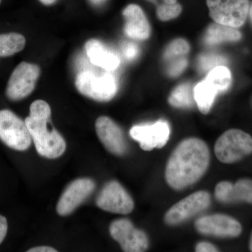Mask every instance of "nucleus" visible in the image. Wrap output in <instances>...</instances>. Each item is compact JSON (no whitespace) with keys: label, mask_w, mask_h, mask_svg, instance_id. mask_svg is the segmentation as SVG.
Masks as SVG:
<instances>
[{"label":"nucleus","mask_w":252,"mask_h":252,"mask_svg":"<svg viewBox=\"0 0 252 252\" xmlns=\"http://www.w3.org/2000/svg\"><path fill=\"white\" fill-rule=\"evenodd\" d=\"M28 252H57V250L54 248H50L47 246L36 247L28 250Z\"/></svg>","instance_id":"nucleus-29"},{"label":"nucleus","mask_w":252,"mask_h":252,"mask_svg":"<svg viewBox=\"0 0 252 252\" xmlns=\"http://www.w3.org/2000/svg\"><path fill=\"white\" fill-rule=\"evenodd\" d=\"M149 1H154V0H149Z\"/></svg>","instance_id":"nucleus-34"},{"label":"nucleus","mask_w":252,"mask_h":252,"mask_svg":"<svg viewBox=\"0 0 252 252\" xmlns=\"http://www.w3.org/2000/svg\"><path fill=\"white\" fill-rule=\"evenodd\" d=\"M231 73L225 65L219 66L209 72L203 81L194 88V98L200 112L208 114L219 94L229 89Z\"/></svg>","instance_id":"nucleus-3"},{"label":"nucleus","mask_w":252,"mask_h":252,"mask_svg":"<svg viewBox=\"0 0 252 252\" xmlns=\"http://www.w3.org/2000/svg\"><path fill=\"white\" fill-rule=\"evenodd\" d=\"M94 189L95 183L91 179L80 178L73 181L64 189L58 202L57 213L62 217L71 215L90 196Z\"/></svg>","instance_id":"nucleus-14"},{"label":"nucleus","mask_w":252,"mask_h":252,"mask_svg":"<svg viewBox=\"0 0 252 252\" xmlns=\"http://www.w3.org/2000/svg\"><path fill=\"white\" fill-rule=\"evenodd\" d=\"M249 13H250V18H251V21L252 22V4L251 7L250 8V11H249Z\"/></svg>","instance_id":"nucleus-33"},{"label":"nucleus","mask_w":252,"mask_h":252,"mask_svg":"<svg viewBox=\"0 0 252 252\" xmlns=\"http://www.w3.org/2000/svg\"><path fill=\"white\" fill-rule=\"evenodd\" d=\"M211 196L205 190H199L182 199L170 207L164 220L167 225H177L201 213L210 207Z\"/></svg>","instance_id":"nucleus-9"},{"label":"nucleus","mask_w":252,"mask_h":252,"mask_svg":"<svg viewBox=\"0 0 252 252\" xmlns=\"http://www.w3.org/2000/svg\"><path fill=\"white\" fill-rule=\"evenodd\" d=\"M26 38L16 32L0 34V57H8L22 51L26 46Z\"/></svg>","instance_id":"nucleus-20"},{"label":"nucleus","mask_w":252,"mask_h":252,"mask_svg":"<svg viewBox=\"0 0 252 252\" xmlns=\"http://www.w3.org/2000/svg\"><path fill=\"white\" fill-rule=\"evenodd\" d=\"M195 228L200 234L221 238H237L243 230L238 220L223 214L200 217L195 222Z\"/></svg>","instance_id":"nucleus-12"},{"label":"nucleus","mask_w":252,"mask_h":252,"mask_svg":"<svg viewBox=\"0 0 252 252\" xmlns=\"http://www.w3.org/2000/svg\"><path fill=\"white\" fill-rule=\"evenodd\" d=\"M51 115L49 104L38 99L31 104L30 116L25 122L38 154L46 158L55 159L64 153L66 142L56 129H49L48 124Z\"/></svg>","instance_id":"nucleus-2"},{"label":"nucleus","mask_w":252,"mask_h":252,"mask_svg":"<svg viewBox=\"0 0 252 252\" xmlns=\"http://www.w3.org/2000/svg\"><path fill=\"white\" fill-rule=\"evenodd\" d=\"M182 6L177 0H163V3L157 8V16L162 21H170L180 16Z\"/></svg>","instance_id":"nucleus-23"},{"label":"nucleus","mask_w":252,"mask_h":252,"mask_svg":"<svg viewBox=\"0 0 252 252\" xmlns=\"http://www.w3.org/2000/svg\"><path fill=\"white\" fill-rule=\"evenodd\" d=\"M130 135L139 142L142 150L149 152L154 149H161L167 144L170 138V126L164 120L135 126L130 129Z\"/></svg>","instance_id":"nucleus-13"},{"label":"nucleus","mask_w":252,"mask_h":252,"mask_svg":"<svg viewBox=\"0 0 252 252\" xmlns=\"http://www.w3.org/2000/svg\"><path fill=\"white\" fill-rule=\"evenodd\" d=\"M193 89L189 83H185L177 86L169 97V103L177 108L192 107L195 101Z\"/></svg>","instance_id":"nucleus-21"},{"label":"nucleus","mask_w":252,"mask_h":252,"mask_svg":"<svg viewBox=\"0 0 252 252\" xmlns=\"http://www.w3.org/2000/svg\"><path fill=\"white\" fill-rule=\"evenodd\" d=\"M75 86L83 95L98 102H108L114 98L118 91L117 79L109 73L97 74L82 71L76 77Z\"/></svg>","instance_id":"nucleus-5"},{"label":"nucleus","mask_w":252,"mask_h":252,"mask_svg":"<svg viewBox=\"0 0 252 252\" xmlns=\"http://www.w3.org/2000/svg\"><path fill=\"white\" fill-rule=\"evenodd\" d=\"M224 56L216 53H207L200 55L198 59V67L201 72H210L214 68L227 64Z\"/></svg>","instance_id":"nucleus-22"},{"label":"nucleus","mask_w":252,"mask_h":252,"mask_svg":"<svg viewBox=\"0 0 252 252\" xmlns=\"http://www.w3.org/2000/svg\"><path fill=\"white\" fill-rule=\"evenodd\" d=\"M215 195L221 203L245 202L252 204V180L242 179L235 184L226 181L220 182L215 187Z\"/></svg>","instance_id":"nucleus-16"},{"label":"nucleus","mask_w":252,"mask_h":252,"mask_svg":"<svg viewBox=\"0 0 252 252\" xmlns=\"http://www.w3.org/2000/svg\"><path fill=\"white\" fill-rule=\"evenodd\" d=\"M91 4L94 5H100L105 2L107 0H89Z\"/></svg>","instance_id":"nucleus-30"},{"label":"nucleus","mask_w":252,"mask_h":252,"mask_svg":"<svg viewBox=\"0 0 252 252\" xmlns=\"http://www.w3.org/2000/svg\"><path fill=\"white\" fill-rule=\"evenodd\" d=\"M85 49L91 63L97 67L112 72L120 65L119 56L97 39L88 41Z\"/></svg>","instance_id":"nucleus-18"},{"label":"nucleus","mask_w":252,"mask_h":252,"mask_svg":"<svg viewBox=\"0 0 252 252\" xmlns=\"http://www.w3.org/2000/svg\"><path fill=\"white\" fill-rule=\"evenodd\" d=\"M43 4L51 5L54 4L57 0H39Z\"/></svg>","instance_id":"nucleus-31"},{"label":"nucleus","mask_w":252,"mask_h":252,"mask_svg":"<svg viewBox=\"0 0 252 252\" xmlns=\"http://www.w3.org/2000/svg\"><path fill=\"white\" fill-rule=\"evenodd\" d=\"M96 205L104 211L124 215L131 213L135 206L130 194L117 181L104 186L96 199Z\"/></svg>","instance_id":"nucleus-11"},{"label":"nucleus","mask_w":252,"mask_h":252,"mask_svg":"<svg viewBox=\"0 0 252 252\" xmlns=\"http://www.w3.org/2000/svg\"><path fill=\"white\" fill-rule=\"evenodd\" d=\"M1 0H0V4H1Z\"/></svg>","instance_id":"nucleus-35"},{"label":"nucleus","mask_w":252,"mask_h":252,"mask_svg":"<svg viewBox=\"0 0 252 252\" xmlns=\"http://www.w3.org/2000/svg\"><path fill=\"white\" fill-rule=\"evenodd\" d=\"M122 51L124 57L129 61L135 59L139 54V48L132 42L124 43Z\"/></svg>","instance_id":"nucleus-26"},{"label":"nucleus","mask_w":252,"mask_h":252,"mask_svg":"<svg viewBox=\"0 0 252 252\" xmlns=\"http://www.w3.org/2000/svg\"><path fill=\"white\" fill-rule=\"evenodd\" d=\"M8 230L7 220L4 216L0 215V244L4 241Z\"/></svg>","instance_id":"nucleus-28"},{"label":"nucleus","mask_w":252,"mask_h":252,"mask_svg":"<svg viewBox=\"0 0 252 252\" xmlns=\"http://www.w3.org/2000/svg\"><path fill=\"white\" fill-rule=\"evenodd\" d=\"M218 249L210 243L207 242H200L195 247V252H217Z\"/></svg>","instance_id":"nucleus-27"},{"label":"nucleus","mask_w":252,"mask_h":252,"mask_svg":"<svg viewBox=\"0 0 252 252\" xmlns=\"http://www.w3.org/2000/svg\"><path fill=\"white\" fill-rule=\"evenodd\" d=\"M126 19L124 32L132 39L144 40L150 35V26L143 10L137 4H129L123 11Z\"/></svg>","instance_id":"nucleus-17"},{"label":"nucleus","mask_w":252,"mask_h":252,"mask_svg":"<svg viewBox=\"0 0 252 252\" xmlns=\"http://www.w3.org/2000/svg\"><path fill=\"white\" fill-rule=\"evenodd\" d=\"M187 64H188V61L185 58L176 59L169 66L167 73L170 77H177L185 70Z\"/></svg>","instance_id":"nucleus-25"},{"label":"nucleus","mask_w":252,"mask_h":252,"mask_svg":"<svg viewBox=\"0 0 252 252\" xmlns=\"http://www.w3.org/2000/svg\"><path fill=\"white\" fill-rule=\"evenodd\" d=\"M241 37V33L236 28L216 23L207 28L203 41L206 45L214 46L220 43L238 41Z\"/></svg>","instance_id":"nucleus-19"},{"label":"nucleus","mask_w":252,"mask_h":252,"mask_svg":"<svg viewBox=\"0 0 252 252\" xmlns=\"http://www.w3.org/2000/svg\"><path fill=\"white\" fill-rule=\"evenodd\" d=\"M0 140L14 150H27L32 137L26 122L9 109L0 111Z\"/></svg>","instance_id":"nucleus-6"},{"label":"nucleus","mask_w":252,"mask_h":252,"mask_svg":"<svg viewBox=\"0 0 252 252\" xmlns=\"http://www.w3.org/2000/svg\"><path fill=\"white\" fill-rule=\"evenodd\" d=\"M249 248H250V251L252 252V233L250 239V244H249Z\"/></svg>","instance_id":"nucleus-32"},{"label":"nucleus","mask_w":252,"mask_h":252,"mask_svg":"<svg viewBox=\"0 0 252 252\" xmlns=\"http://www.w3.org/2000/svg\"><path fill=\"white\" fill-rule=\"evenodd\" d=\"M207 5L215 23L235 28L245 24L250 8L249 0H207Z\"/></svg>","instance_id":"nucleus-7"},{"label":"nucleus","mask_w":252,"mask_h":252,"mask_svg":"<svg viewBox=\"0 0 252 252\" xmlns=\"http://www.w3.org/2000/svg\"><path fill=\"white\" fill-rule=\"evenodd\" d=\"M95 130L99 141L111 154L123 156L127 151L124 132L112 119L100 117L96 120Z\"/></svg>","instance_id":"nucleus-15"},{"label":"nucleus","mask_w":252,"mask_h":252,"mask_svg":"<svg viewBox=\"0 0 252 252\" xmlns=\"http://www.w3.org/2000/svg\"><path fill=\"white\" fill-rule=\"evenodd\" d=\"M210 162V149L204 141L195 137L182 141L167 160V185L177 190L194 185L206 173Z\"/></svg>","instance_id":"nucleus-1"},{"label":"nucleus","mask_w":252,"mask_h":252,"mask_svg":"<svg viewBox=\"0 0 252 252\" xmlns=\"http://www.w3.org/2000/svg\"><path fill=\"white\" fill-rule=\"evenodd\" d=\"M215 154L222 163L238 162L252 154V137L238 129L225 131L217 139Z\"/></svg>","instance_id":"nucleus-4"},{"label":"nucleus","mask_w":252,"mask_h":252,"mask_svg":"<svg viewBox=\"0 0 252 252\" xmlns=\"http://www.w3.org/2000/svg\"><path fill=\"white\" fill-rule=\"evenodd\" d=\"M189 49H190L189 44L185 39H175L167 46L164 54V59L165 60L177 59L179 56L187 54Z\"/></svg>","instance_id":"nucleus-24"},{"label":"nucleus","mask_w":252,"mask_h":252,"mask_svg":"<svg viewBox=\"0 0 252 252\" xmlns=\"http://www.w3.org/2000/svg\"><path fill=\"white\" fill-rule=\"evenodd\" d=\"M40 75V68L35 64L22 62L13 71L6 89V95L12 101L26 98L32 93Z\"/></svg>","instance_id":"nucleus-8"},{"label":"nucleus","mask_w":252,"mask_h":252,"mask_svg":"<svg viewBox=\"0 0 252 252\" xmlns=\"http://www.w3.org/2000/svg\"><path fill=\"white\" fill-rule=\"evenodd\" d=\"M109 233L124 252H143L149 248L148 236L142 230L136 228L127 219L114 220L109 226Z\"/></svg>","instance_id":"nucleus-10"}]
</instances>
